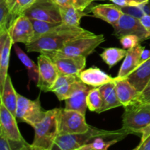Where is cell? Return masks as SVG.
I'll list each match as a JSON object with an SVG mask.
<instances>
[{
    "label": "cell",
    "mask_w": 150,
    "mask_h": 150,
    "mask_svg": "<svg viewBox=\"0 0 150 150\" xmlns=\"http://www.w3.org/2000/svg\"><path fill=\"white\" fill-rule=\"evenodd\" d=\"M114 27L113 35L120 39L127 35H135L140 39L141 42L149 39L150 35L141 23L140 19L124 13Z\"/></svg>",
    "instance_id": "cell-10"
},
{
    "label": "cell",
    "mask_w": 150,
    "mask_h": 150,
    "mask_svg": "<svg viewBox=\"0 0 150 150\" xmlns=\"http://www.w3.org/2000/svg\"><path fill=\"white\" fill-rule=\"evenodd\" d=\"M127 50L120 48H107L100 54L104 62L111 68L125 57Z\"/></svg>",
    "instance_id": "cell-26"
},
{
    "label": "cell",
    "mask_w": 150,
    "mask_h": 150,
    "mask_svg": "<svg viewBox=\"0 0 150 150\" xmlns=\"http://www.w3.org/2000/svg\"><path fill=\"white\" fill-rule=\"evenodd\" d=\"M93 16L107 22L111 26L117 23L124 13L122 11L120 6L115 4H98L90 9Z\"/></svg>",
    "instance_id": "cell-16"
},
{
    "label": "cell",
    "mask_w": 150,
    "mask_h": 150,
    "mask_svg": "<svg viewBox=\"0 0 150 150\" xmlns=\"http://www.w3.org/2000/svg\"><path fill=\"white\" fill-rule=\"evenodd\" d=\"M150 58V50L146 49L144 48V51H142V56H141V61H140V64L141 63L144 62V61L147 60L148 59Z\"/></svg>",
    "instance_id": "cell-40"
},
{
    "label": "cell",
    "mask_w": 150,
    "mask_h": 150,
    "mask_svg": "<svg viewBox=\"0 0 150 150\" xmlns=\"http://www.w3.org/2000/svg\"><path fill=\"white\" fill-rule=\"evenodd\" d=\"M23 13L29 18L62 23L59 5L54 0H36Z\"/></svg>",
    "instance_id": "cell-8"
},
{
    "label": "cell",
    "mask_w": 150,
    "mask_h": 150,
    "mask_svg": "<svg viewBox=\"0 0 150 150\" xmlns=\"http://www.w3.org/2000/svg\"><path fill=\"white\" fill-rule=\"evenodd\" d=\"M62 23L73 26H80L81 19L84 16H88L83 10L73 7L59 6Z\"/></svg>",
    "instance_id": "cell-24"
},
{
    "label": "cell",
    "mask_w": 150,
    "mask_h": 150,
    "mask_svg": "<svg viewBox=\"0 0 150 150\" xmlns=\"http://www.w3.org/2000/svg\"><path fill=\"white\" fill-rule=\"evenodd\" d=\"M47 111L41 106L40 97L32 100L18 93L16 117L18 121L29 125L32 127L45 117Z\"/></svg>",
    "instance_id": "cell-6"
},
{
    "label": "cell",
    "mask_w": 150,
    "mask_h": 150,
    "mask_svg": "<svg viewBox=\"0 0 150 150\" xmlns=\"http://www.w3.org/2000/svg\"><path fill=\"white\" fill-rule=\"evenodd\" d=\"M105 40V38L103 35H96L92 34L73 40L57 51L65 55L86 57Z\"/></svg>",
    "instance_id": "cell-7"
},
{
    "label": "cell",
    "mask_w": 150,
    "mask_h": 150,
    "mask_svg": "<svg viewBox=\"0 0 150 150\" xmlns=\"http://www.w3.org/2000/svg\"><path fill=\"white\" fill-rule=\"evenodd\" d=\"M134 150H150V125L144 129L141 135V142Z\"/></svg>",
    "instance_id": "cell-34"
},
{
    "label": "cell",
    "mask_w": 150,
    "mask_h": 150,
    "mask_svg": "<svg viewBox=\"0 0 150 150\" xmlns=\"http://www.w3.org/2000/svg\"><path fill=\"white\" fill-rule=\"evenodd\" d=\"M92 88L86 85L84 87L76 91L71 97L65 100L66 109L75 110L83 114H86V109L88 108L86 103V97L89 90Z\"/></svg>",
    "instance_id": "cell-21"
},
{
    "label": "cell",
    "mask_w": 150,
    "mask_h": 150,
    "mask_svg": "<svg viewBox=\"0 0 150 150\" xmlns=\"http://www.w3.org/2000/svg\"><path fill=\"white\" fill-rule=\"evenodd\" d=\"M8 32L13 45L18 42L25 45L30 43L33 38V26L31 19L24 13L19 15L12 22Z\"/></svg>",
    "instance_id": "cell-13"
},
{
    "label": "cell",
    "mask_w": 150,
    "mask_h": 150,
    "mask_svg": "<svg viewBox=\"0 0 150 150\" xmlns=\"http://www.w3.org/2000/svg\"><path fill=\"white\" fill-rule=\"evenodd\" d=\"M145 15H150V0L139 6Z\"/></svg>",
    "instance_id": "cell-39"
},
{
    "label": "cell",
    "mask_w": 150,
    "mask_h": 150,
    "mask_svg": "<svg viewBox=\"0 0 150 150\" xmlns=\"http://www.w3.org/2000/svg\"><path fill=\"white\" fill-rule=\"evenodd\" d=\"M88 109L91 111L100 113L103 107V99L99 87L92 88L86 97Z\"/></svg>",
    "instance_id": "cell-28"
},
{
    "label": "cell",
    "mask_w": 150,
    "mask_h": 150,
    "mask_svg": "<svg viewBox=\"0 0 150 150\" xmlns=\"http://www.w3.org/2000/svg\"><path fill=\"white\" fill-rule=\"evenodd\" d=\"M126 79L140 94L150 81V58L141 63Z\"/></svg>",
    "instance_id": "cell-19"
},
{
    "label": "cell",
    "mask_w": 150,
    "mask_h": 150,
    "mask_svg": "<svg viewBox=\"0 0 150 150\" xmlns=\"http://www.w3.org/2000/svg\"><path fill=\"white\" fill-rule=\"evenodd\" d=\"M111 2L120 7H133L140 6L149 0H111Z\"/></svg>",
    "instance_id": "cell-36"
},
{
    "label": "cell",
    "mask_w": 150,
    "mask_h": 150,
    "mask_svg": "<svg viewBox=\"0 0 150 150\" xmlns=\"http://www.w3.org/2000/svg\"><path fill=\"white\" fill-rule=\"evenodd\" d=\"M144 47L139 44L136 46L127 50L123 62L119 70L117 78H126L140 64L141 56Z\"/></svg>",
    "instance_id": "cell-18"
},
{
    "label": "cell",
    "mask_w": 150,
    "mask_h": 150,
    "mask_svg": "<svg viewBox=\"0 0 150 150\" xmlns=\"http://www.w3.org/2000/svg\"><path fill=\"white\" fill-rule=\"evenodd\" d=\"M120 9L124 13L133 17L136 18L138 19H141L144 16V13L142 11V9L140 8L139 6H133V7H120Z\"/></svg>",
    "instance_id": "cell-35"
},
{
    "label": "cell",
    "mask_w": 150,
    "mask_h": 150,
    "mask_svg": "<svg viewBox=\"0 0 150 150\" xmlns=\"http://www.w3.org/2000/svg\"><path fill=\"white\" fill-rule=\"evenodd\" d=\"M79 78L83 83L93 88L100 87L103 85L114 80V78L96 67L82 70L79 74Z\"/></svg>",
    "instance_id": "cell-17"
},
{
    "label": "cell",
    "mask_w": 150,
    "mask_h": 150,
    "mask_svg": "<svg viewBox=\"0 0 150 150\" xmlns=\"http://www.w3.org/2000/svg\"><path fill=\"white\" fill-rule=\"evenodd\" d=\"M92 34L94 33L80 26L61 23L36 40L26 45V48L28 52L59 51L70 41Z\"/></svg>",
    "instance_id": "cell-1"
},
{
    "label": "cell",
    "mask_w": 150,
    "mask_h": 150,
    "mask_svg": "<svg viewBox=\"0 0 150 150\" xmlns=\"http://www.w3.org/2000/svg\"><path fill=\"white\" fill-rule=\"evenodd\" d=\"M1 103L16 117L18 103V93L14 89L11 78L7 76L2 89L0 90Z\"/></svg>",
    "instance_id": "cell-20"
},
{
    "label": "cell",
    "mask_w": 150,
    "mask_h": 150,
    "mask_svg": "<svg viewBox=\"0 0 150 150\" xmlns=\"http://www.w3.org/2000/svg\"><path fill=\"white\" fill-rule=\"evenodd\" d=\"M120 141L119 139L104 141V138L99 137L95 139L93 142L81 146L79 150H105Z\"/></svg>",
    "instance_id": "cell-31"
},
{
    "label": "cell",
    "mask_w": 150,
    "mask_h": 150,
    "mask_svg": "<svg viewBox=\"0 0 150 150\" xmlns=\"http://www.w3.org/2000/svg\"><path fill=\"white\" fill-rule=\"evenodd\" d=\"M42 54L48 56L52 59L60 74L79 76L86 66V57H85L65 55L57 51H45Z\"/></svg>",
    "instance_id": "cell-9"
},
{
    "label": "cell",
    "mask_w": 150,
    "mask_h": 150,
    "mask_svg": "<svg viewBox=\"0 0 150 150\" xmlns=\"http://www.w3.org/2000/svg\"><path fill=\"white\" fill-rule=\"evenodd\" d=\"M36 0H6L13 21L21 14H23Z\"/></svg>",
    "instance_id": "cell-27"
},
{
    "label": "cell",
    "mask_w": 150,
    "mask_h": 150,
    "mask_svg": "<svg viewBox=\"0 0 150 150\" xmlns=\"http://www.w3.org/2000/svg\"><path fill=\"white\" fill-rule=\"evenodd\" d=\"M59 108L48 110L45 117L33 127L35 137L31 144L32 150H52L59 136Z\"/></svg>",
    "instance_id": "cell-3"
},
{
    "label": "cell",
    "mask_w": 150,
    "mask_h": 150,
    "mask_svg": "<svg viewBox=\"0 0 150 150\" xmlns=\"http://www.w3.org/2000/svg\"><path fill=\"white\" fill-rule=\"evenodd\" d=\"M141 23H142L145 29L147 30L150 35V15H144L142 18L140 19Z\"/></svg>",
    "instance_id": "cell-38"
},
{
    "label": "cell",
    "mask_w": 150,
    "mask_h": 150,
    "mask_svg": "<svg viewBox=\"0 0 150 150\" xmlns=\"http://www.w3.org/2000/svg\"><path fill=\"white\" fill-rule=\"evenodd\" d=\"M114 81L99 87L103 99V107L100 113L122 106L117 97Z\"/></svg>",
    "instance_id": "cell-22"
},
{
    "label": "cell",
    "mask_w": 150,
    "mask_h": 150,
    "mask_svg": "<svg viewBox=\"0 0 150 150\" xmlns=\"http://www.w3.org/2000/svg\"><path fill=\"white\" fill-rule=\"evenodd\" d=\"M12 22V16L7 1L0 0V34L7 32Z\"/></svg>",
    "instance_id": "cell-30"
},
{
    "label": "cell",
    "mask_w": 150,
    "mask_h": 150,
    "mask_svg": "<svg viewBox=\"0 0 150 150\" xmlns=\"http://www.w3.org/2000/svg\"><path fill=\"white\" fill-rule=\"evenodd\" d=\"M13 45V43L9 35L4 44L0 45V90L3 88L7 76H8L10 50Z\"/></svg>",
    "instance_id": "cell-23"
},
{
    "label": "cell",
    "mask_w": 150,
    "mask_h": 150,
    "mask_svg": "<svg viewBox=\"0 0 150 150\" xmlns=\"http://www.w3.org/2000/svg\"><path fill=\"white\" fill-rule=\"evenodd\" d=\"M14 49L16 55L18 57L22 64L25 66L28 71L29 81H33L35 83H37L38 81V76H39V68L38 65H37L23 51L21 48L17 45L14 44Z\"/></svg>",
    "instance_id": "cell-25"
},
{
    "label": "cell",
    "mask_w": 150,
    "mask_h": 150,
    "mask_svg": "<svg viewBox=\"0 0 150 150\" xmlns=\"http://www.w3.org/2000/svg\"><path fill=\"white\" fill-rule=\"evenodd\" d=\"M59 6L73 7L81 10H84L92 4L94 0H54Z\"/></svg>",
    "instance_id": "cell-32"
},
{
    "label": "cell",
    "mask_w": 150,
    "mask_h": 150,
    "mask_svg": "<svg viewBox=\"0 0 150 150\" xmlns=\"http://www.w3.org/2000/svg\"><path fill=\"white\" fill-rule=\"evenodd\" d=\"M124 108L122 128L129 134L141 136L144 129L150 125V103L137 100Z\"/></svg>",
    "instance_id": "cell-4"
},
{
    "label": "cell",
    "mask_w": 150,
    "mask_h": 150,
    "mask_svg": "<svg viewBox=\"0 0 150 150\" xmlns=\"http://www.w3.org/2000/svg\"><path fill=\"white\" fill-rule=\"evenodd\" d=\"M120 41L123 48L129 50L140 44V39L135 35H127L120 38Z\"/></svg>",
    "instance_id": "cell-33"
},
{
    "label": "cell",
    "mask_w": 150,
    "mask_h": 150,
    "mask_svg": "<svg viewBox=\"0 0 150 150\" xmlns=\"http://www.w3.org/2000/svg\"><path fill=\"white\" fill-rule=\"evenodd\" d=\"M30 19L32 23V26H33V38H32V42L36 40L37 39L51 30L53 28L59 24V23H51V22L38 20V19Z\"/></svg>",
    "instance_id": "cell-29"
},
{
    "label": "cell",
    "mask_w": 150,
    "mask_h": 150,
    "mask_svg": "<svg viewBox=\"0 0 150 150\" xmlns=\"http://www.w3.org/2000/svg\"><path fill=\"white\" fill-rule=\"evenodd\" d=\"M58 126L59 136L83 133L90 128V125L86 123L84 114L66 108H59Z\"/></svg>",
    "instance_id": "cell-5"
},
{
    "label": "cell",
    "mask_w": 150,
    "mask_h": 150,
    "mask_svg": "<svg viewBox=\"0 0 150 150\" xmlns=\"http://www.w3.org/2000/svg\"><path fill=\"white\" fill-rule=\"evenodd\" d=\"M137 100L145 103H150V81L144 90L139 94Z\"/></svg>",
    "instance_id": "cell-37"
},
{
    "label": "cell",
    "mask_w": 150,
    "mask_h": 150,
    "mask_svg": "<svg viewBox=\"0 0 150 150\" xmlns=\"http://www.w3.org/2000/svg\"><path fill=\"white\" fill-rule=\"evenodd\" d=\"M126 130H104L91 127L87 132L79 134L59 135L54 142L52 150H79L81 146L93 142L97 138L122 140L128 135Z\"/></svg>",
    "instance_id": "cell-2"
},
{
    "label": "cell",
    "mask_w": 150,
    "mask_h": 150,
    "mask_svg": "<svg viewBox=\"0 0 150 150\" xmlns=\"http://www.w3.org/2000/svg\"><path fill=\"white\" fill-rule=\"evenodd\" d=\"M0 129L9 139L21 142L25 141L18 127L17 119L2 103H0Z\"/></svg>",
    "instance_id": "cell-14"
},
{
    "label": "cell",
    "mask_w": 150,
    "mask_h": 150,
    "mask_svg": "<svg viewBox=\"0 0 150 150\" xmlns=\"http://www.w3.org/2000/svg\"><path fill=\"white\" fill-rule=\"evenodd\" d=\"M78 75H59L57 81L51 89L59 100H65L71 97L76 91L86 86Z\"/></svg>",
    "instance_id": "cell-12"
},
{
    "label": "cell",
    "mask_w": 150,
    "mask_h": 150,
    "mask_svg": "<svg viewBox=\"0 0 150 150\" xmlns=\"http://www.w3.org/2000/svg\"><path fill=\"white\" fill-rule=\"evenodd\" d=\"M38 65L39 76L37 86L42 92H51V88L59 75L58 69L52 59L42 53L38 57Z\"/></svg>",
    "instance_id": "cell-11"
},
{
    "label": "cell",
    "mask_w": 150,
    "mask_h": 150,
    "mask_svg": "<svg viewBox=\"0 0 150 150\" xmlns=\"http://www.w3.org/2000/svg\"><path fill=\"white\" fill-rule=\"evenodd\" d=\"M94 1H108V0H94ZM111 1V0H109Z\"/></svg>",
    "instance_id": "cell-41"
},
{
    "label": "cell",
    "mask_w": 150,
    "mask_h": 150,
    "mask_svg": "<svg viewBox=\"0 0 150 150\" xmlns=\"http://www.w3.org/2000/svg\"><path fill=\"white\" fill-rule=\"evenodd\" d=\"M114 86L117 97L122 106L137 101L139 92L126 78H114Z\"/></svg>",
    "instance_id": "cell-15"
}]
</instances>
